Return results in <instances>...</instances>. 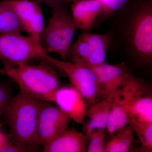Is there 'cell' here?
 Segmentation results:
<instances>
[{
	"label": "cell",
	"mask_w": 152,
	"mask_h": 152,
	"mask_svg": "<svg viewBox=\"0 0 152 152\" xmlns=\"http://www.w3.org/2000/svg\"><path fill=\"white\" fill-rule=\"evenodd\" d=\"M20 90L12 96L4 117L9 128L8 137L11 141L27 151H35V133L41 102Z\"/></svg>",
	"instance_id": "obj_1"
},
{
	"label": "cell",
	"mask_w": 152,
	"mask_h": 152,
	"mask_svg": "<svg viewBox=\"0 0 152 152\" xmlns=\"http://www.w3.org/2000/svg\"><path fill=\"white\" fill-rule=\"evenodd\" d=\"M44 63L37 65L27 63L4 66L3 75L15 82L22 91L40 100L53 102L61 82L53 66Z\"/></svg>",
	"instance_id": "obj_2"
},
{
	"label": "cell",
	"mask_w": 152,
	"mask_h": 152,
	"mask_svg": "<svg viewBox=\"0 0 152 152\" xmlns=\"http://www.w3.org/2000/svg\"><path fill=\"white\" fill-rule=\"evenodd\" d=\"M76 29L72 16L63 6L53 9L51 17L41 36L45 51L58 54L66 61Z\"/></svg>",
	"instance_id": "obj_3"
},
{
	"label": "cell",
	"mask_w": 152,
	"mask_h": 152,
	"mask_svg": "<svg viewBox=\"0 0 152 152\" xmlns=\"http://www.w3.org/2000/svg\"><path fill=\"white\" fill-rule=\"evenodd\" d=\"M40 41L22 33L0 34V62L3 66H15L39 60L45 54Z\"/></svg>",
	"instance_id": "obj_4"
},
{
	"label": "cell",
	"mask_w": 152,
	"mask_h": 152,
	"mask_svg": "<svg viewBox=\"0 0 152 152\" xmlns=\"http://www.w3.org/2000/svg\"><path fill=\"white\" fill-rule=\"evenodd\" d=\"M40 60L56 68L69 78L71 86L75 88L88 103L96 102L98 93L96 78L89 68L64 60L55 58L45 54Z\"/></svg>",
	"instance_id": "obj_5"
},
{
	"label": "cell",
	"mask_w": 152,
	"mask_h": 152,
	"mask_svg": "<svg viewBox=\"0 0 152 152\" xmlns=\"http://www.w3.org/2000/svg\"><path fill=\"white\" fill-rule=\"evenodd\" d=\"M41 101L35 140L38 145L44 146L65 130L71 120L57 106Z\"/></svg>",
	"instance_id": "obj_6"
},
{
	"label": "cell",
	"mask_w": 152,
	"mask_h": 152,
	"mask_svg": "<svg viewBox=\"0 0 152 152\" xmlns=\"http://www.w3.org/2000/svg\"><path fill=\"white\" fill-rule=\"evenodd\" d=\"M132 44L136 53L144 61L152 58V9L145 6L137 13L132 27Z\"/></svg>",
	"instance_id": "obj_7"
},
{
	"label": "cell",
	"mask_w": 152,
	"mask_h": 152,
	"mask_svg": "<svg viewBox=\"0 0 152 152\" xmlns=\"http://www.w3.org/2000/svg\"><path fill=\"white\" fill-rule=\"evenodd\" d=\"M88 68L94 72L96 78L97 98L104 99L117 92L127 83L131 75L124 64L113 65L105 62Z\"/></svg>",
	"instance_id": "obj_8"
},
{
	"label": "cell",
	"mask_w": 152,
	"mask_h": 152,
	"mask_svg": "<svg viewBox=\"0 0 152 152\" xmlns=\"http://www.w3.org/2000/svg\"><path fill=\"white\" fill-rule=\"evenodd\" d=\"M7 1L17 15L23 31L40 41L45 26L43 14L39 2L35 0Z\"/></svg>",
	"instance_id": "obj_9"
},
{
	"label": "cell",
	"mask_w": 152,
	"mask_h": 152,
	"mask_svg": "<svg viewBox=\"0 0 152 152\" xmlns=\"http://www.w3.org/2000/svg\"><path fill=\"white\" fill-rule=\"evenodd\" d=\"M80 94L72 86L61 87L53 102L71 120L78 124H86V104Z\"/></svg>",
	"instance_id": "obj_10"
},
{
	"label": "cell",
	"mask_w": 152,
	"mask_h": 152,
	"mask_svg": "<svg viewBox=\"0 0 152 152\" xmlns=\"http://www.w3.org/2000/svg\"><path fill=\"white\" fill-rule=\"evenodd\" d=\"M134 80V77L131 75L127 83L117 91L115 96L107 127L111 135L129 124L127 110Z\"/></svg>",
	"instance_id": "obj_11"
},
{
	"label": "cell",
	"mask_w": 152,
	"mask_h": 152,
	"mask_svg": "<svg viewBox=\"0 0 152 152\" xmlns=\"http://www.w3.org/2000/svg\"><path fill=\"white\" fill-rule=\"evenodd\" d=\"M144 90L141 83L135 78L127 110L130 121L152 123V97L144 95Z\"/></svg>",
	"instance_id": "obj_12"
},
{
	"label": "cell",
	"mask_w": 152,
	"mask_h": 152,
	"mask_svg": "<svg viewBox=\"0 0 152 152\" xmlns=\"http://www.w3.org/2000/svg\"><path fill=\"white\" fill-rule=\"evenodd\" d=\"M83 133L74 129H66L44 146L43 152H84L87 142Z\"/></svg>",
	"instance_id": "obj_13"
},
{
	"label": "cell",
	"mask_w": 152,
	"mask_h": 152,
	"mask_svg": "<svg viewBox=\"0 0 152 152\" xmlns=\"http://www.w3.org/2000/svg\"><path fill=\"white\" fill-rule=\"evenodd\" d=\"M102 4L97 0H76L72 6V19L76 28L89 30L100 13Z\"/></svg>",
	"instance_id": "obj_14"
},
{
	"label": "cell",
	"mask_w": 152,
	"mask_h": 152,
	"mask_svg": "<svg viewBox=\"0 0 152 152\" xmlns=\"http://www.w3.org/2000/svg\"><path fill=\"white\" fill-rule=\"evenodd\" d=\"M117 92L95 103L86 110V115L89 118V121L84 125L85 132L88 137L94 131L107 129L112 105Z\"/></svg>",
	"instance_id": "obj_15"
},
{
	"label": "cell",
	"mask_w": 152,
	"mask_h": 152,
	"mask_svg": "<svg viewBox=\"0 0 152 152\" xmlns=\"http://www.w3.org/2000/svg\"><path fill=\"white\" fill-rule=\"evenodd\" d=\"M81 36L86 41L90 54L84 66L89 67L106 62L107 51L110 39L106 35L84 33Z\"/></svg>",
	"instance_id": "obj_16"
},
{
	"label": "cell",
	"mask_w": 152,
	"mask_h": 152,
	"mask_svg": "<svg viewBox=\"0 0 152 152\" xmlns=\"http://www.w3.org/2000/svg\"><path fill=\"white\" fill-rule=\"evenodd\" d=\"M135 132L131 124L117 131L106 143L104 152H128L131 151Z\"/></svg>",
	"instance_id": "obj_17"
},
{
	"label": "cell",
	"mask_w": 152,
	"mask_h": 152,
	"mask_svg": "<svg viewBox=\"0 0 152 152\" xmlns=\"http://www.w3.org/2000/svg\"><path fill=\"white\" fill-rule=\"evenodd\" d=\"M21 25L7 0L0 1V34L22 33Z\"/></svg>",
	"instance_id": "obj_18"
},
{
	"label": "cell",
	"mask_w": 152,
	"mask_h": 152,
	"mask_svg": "<svg viewBox=\"0 0 152 152\" xmlns=\"http://www.w3.org/2000/svg\"><path fill=\"white\" fill-rule=\"evenodd\" d=\"M90 54L88 45L84 39L80 35L77 40L71 45L67 54V58L71 62L85 66Z\"/></svg>",
	"instance_id": "obj_19"
},
{
	"label": "cell",
	"mask_w": 152,
	"mask_h": 152,
	"mask_svg": "<svg viewBox=\"0 0 152 152\" xmlns=\"http://www.w3.org/2000/svg\"><path fill=\"white\" fill-rule=\"evenodd\" d=\"M132 125L141 142L140 151L142 152L152 151V123L139 122L131 120Z\"/></svg>",
	"instance_id": "obj_20"
},
{
	"label": "cell",
	"mask_w": 152,
	"mask_h": 152,
	"mask_svg": "<svg viewBox=\"0 0 152 152\" xmlns=\"http://www.w3.org/2000/svg\"><path fill=\"white\" fill-rule=\"evenodd\" d=\"M90 142L87 148L88 152H104L105 147V134L104 130L99 129L92 132L89 136Z\"/></svg>",
	"instance_id": "obj_21"
},
{
	"label": "cell",
	"mask_w": 152,
	"mask_h": 152,
	"mask_svg": "<svg viewBox=\"0 0 152 152\" xmlns=\"http://www.w3.org/2000/svg\"><path fill=\"white\" fill-rule=\"evenodd\" d=\"M12 97V89L10 85L7 82H0V126L6 109Z\"/></svg>",
	"instance_id": "obj_22"
},
{
	"label": "cell",
	"mask_w": 152,
	"mask_h": 152,
	"mask_svg": "<svg viewBox=\"0 0 152 152\" xmlns=\"http://www.w3.org/2000/svg\"><path fill=\"white\" fill-rule=\"evenodd\" d=\"M102 4L99 15L103 17L110 16L124 5L127 0H97Z\"/></svg>",
	"instance_id": "obj_23"
},
{
	"label": "cell",
	"mask_w": 152,
	"mask_h": 152,
	"mask_svg": "<svg viewBox=\"0 0 152 152\" xmlns=\"http://www.w3.org/2000/svg\"><path fill=\"white\" fill-rule=\"evenodd\" d=\"M26 150L10 142L8 137L0 145V152H23Z\"/></svg>",
	"instance_id": "obj_24"
},
{
	"label": "cell",
	"mask_w": 152,
	"mask_h": 152,
	"mask_svg": "<svg viewBox=\"0 0 152 152\" xmlns=\"http://www.w3.org/2000/svg\"><path fill=\"white\" fill-rule=\"evenodd\" d=\"M38 2L45 4L52 9L62 6V0H36Z\"/></svg>",
	"instance_id": "obj_25"
},
{
	"label": "cell",
	"mask_w": 152,
	"mask_h": 152,
	"mask_svg": "<svg viewBox=\"0 0 152 152\" xmlns=\"http://www.w3.org/2000/svg\"><path fill=\"white\" fill-rule=\"evenodd\" d=\"M7 137V135H5L0 132V145Z\"/></svg>",
	"instance_id": "obj_26"
},
{
	"label": "cell",
	"mask_w": 152,
	"mask_h": 152,
	"mask_svg": "<svg viewBox=\"0 0 152 152\" xmlns=\"http://www.w3.org/2000/svg\"><path fill=\"white\" fill-rule=\"evenodd\" d=\"M76 0H62L63 4L64 3H67L71 2H74V1H76Z\"/></svg>",
	"instance_id": "obj_27"
},
{
	"label": "cell",
	"mask_w": 152,
	"mask_h": 152,
	"mask_svg": "<svg viewBox=\"0 0 152 152\" xmlns=\"http://www.w3.org/2000/svg\"><path fill=\"white\" fill-rule=\"evenodd\" d=\"M0 74H2L3 75V72L2 68H0Z\"/></svg>",
	"instance_id": "obj_28"
},
{
	"label": "cell",
	"mask_w": 152,
	"mask_h": 152,
	"mask_svg": "<svg viewBox=\"0 0 152 152\" xmlns=\"http://www.w3.org/2000/svg\"><path fill=\"white\" fill-rule=\"evenodd\" d=\"M2 1V0H0V1Z\"/></svg>",
	"instance_id": "obj_29"
}]
</instances>
